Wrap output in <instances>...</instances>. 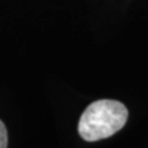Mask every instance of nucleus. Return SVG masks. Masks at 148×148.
<instances>
[{"label":"nucleus","mask_w":148,"mask_h":148,"mask_svg":"<svg viewBox=\"0 0 148 148\" xmlns=\"http://www.w3.org/2000/svg\"><path fill=\"white\" fill-rule=\"evenodd\" d=\"M128 117V111L116 100H98L90 104L78 123V131L84 141L95 142L115 135Z\"/></svg>","instance_id":"obj_1"},{"label":"nucleus","mask_w":148,"mask_h":148,"mask_svg":"<svg viewBox=\"0 0 148 148\" xmlns=\"http://www.w3.org/2000/svg\"><path fill=\"white\" fill-rule=\"evenodd\" d=\"M8 146V131L5 125L0 120V148H5Z\"/></svg>","instance_id":"obj_2"}]
</instances>
